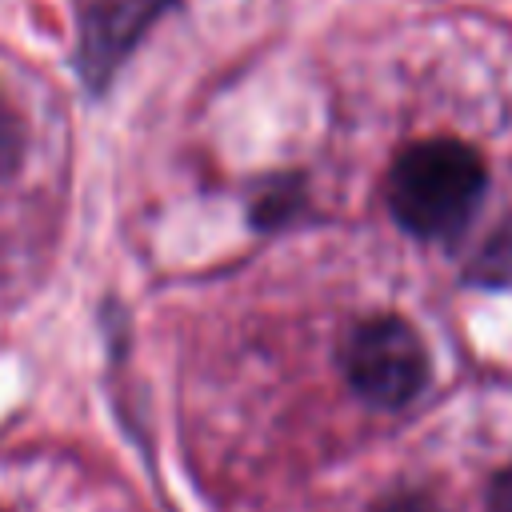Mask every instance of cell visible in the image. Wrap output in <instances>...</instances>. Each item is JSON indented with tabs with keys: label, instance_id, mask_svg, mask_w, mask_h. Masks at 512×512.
Masks as SVG:
<instances>
[{
	"label": "cell",
	"instance_id": "obj_2",
	"mask_svg": "<svg viewBox=\"0 0 512 512\" xmlns=\"http://www.w3.org/2000/svg\"><path fill=\"white\" fill-rule=\"evenodd\" d=\"M348 384L376 408H404L428 384V352L416 328L400 316H372L344 344Z\"/></svg>",
	"mask_w": 512,
	"mask_h": 512
},
{
	"label": "cell",
	"instance_id": "obj_1",
	"mask_svg": "<svg viewBox=\"0 0 512 512\" xmlns=\"http://www.w3.org/2000/svg\"><path fill=\"white\" fill-rule=\"evenodd\" d=\"M488 188L484 160L472 144L436 136L408 144L388 172V208L420 240H452L468 228Z\"/></svg>",
	"mask_w": 512,
	"mask_h": 512
},
{
	"label": "cell",
	"instance_id": "obj_6",
	"mask_svg": "<svg viewBox=\"0 0 512 512\" xmlns=\"http://www.w3.org/2000/svg\"><path fill=\"white\" fill-rule=\"evenodd\" d=\"M376 512H436V504L424 492H396L384 504H376Z\"/></svg>",
	"mask_w": 512,
	"mask_h": 512
},
{
	"label": "cell",
	"instance_id": "obj_5",
	"mask_svg": "<svg viewBox=\"0 0 512 512\" xmlns=\"http://www.w3.org/2000/svg\"><path fill=\"white\" fill-rule=\"evenodd\" d=\"M24 144H28V132H24V120L20 112L0 96V180L12 176L24 160Z\"/></svg>",
	"mask_w": 512,
	"mask_h": 512
},
{
	"label": "cell",
	"instance_id": "obj_3",
	"mask_svg": "<svg viewBox=\"0 0 512 512\" xmlns=\"http://www.w3.org/2000/svg\"><path fill=\"white\" fill-rule=\"evenodd\" d=\"M168 0H96L84 12V36H80V68L100 88L116 64L132 52L140 32L156 20V12Z\"/></svg>",
	"mask_w": 512,
	"mask_h": 512
},
{
	"label": "cell",
	"instance_id": "obj_7",
	"mask_svg": "<svg viewBox=\"0 0 512 512\" xmlns=\"http://www.w3.org/2000/svg\"><path fill=\"white\" fill-rule=\"evenodd\" d=\"M488 512H512V464L496 472L488 488Z\"/></svg>",
	"mask_w": 512,
	"mask_h": 512
},
{
	"label": "cell",
	"instance_id": "obj_4",
	"mask_svg": "<svg viewBox=\"0 0 512 512\" xmlns=\"http://www.w3.org/2000/svg\"><path fill=\"white\" fill-rule=\"evenodd\" d=\"M300 204H304V192H300L296 180H272V184L256 196L252 216H256L260 228H276V224H284L292 212H300Z\"/></svg>",
	"mask_w": 512,
	"mask_h": 512
}]
</instances>
